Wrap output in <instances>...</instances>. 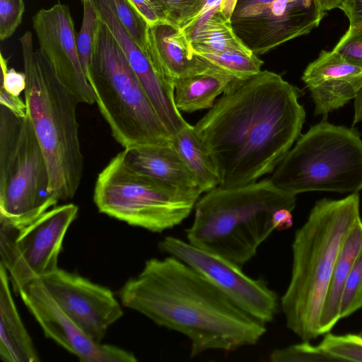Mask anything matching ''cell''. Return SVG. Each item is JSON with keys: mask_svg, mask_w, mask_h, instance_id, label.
I'll list each match as a JSON object with an SVG mask.
<instances>
[{"mask_svg": "<svg viewBox=\"0 0 362 362\" xmlns=\"http://www.w3.org/2000/svg\"><path fill=\"white\" fill-rule=\"evenodd\" d=\"M299 91L267 70L236 78L194 126L225 188L274 171L300 136L305 111Z\"/></svg>", "mask_w": 362, "mask_h": 362, "instance_id": "1", "label": "cell"}, {"mask_svg": "<svg viewBox=\"0 0 362 362\" xmlns=\"http://www.w3.org/2000/svg\"><path fill=\"white\" fill-rule=\"evenodd\" d=\"M119 296L125 308L186 336L191 357L255 345L267 331L265 324L173 255L146 260L139 274L122 286Z\"/></svg>", "mask_w": 362, "mask_h": 362, "instance_id": "2", "label": "cell"}, {"mask_svg": "<svg viewBox=\"0 0 362 362\" xmlns=\"http://www.w3.org/2000/svg\"><path fill=\"white\" fill-rule=\"evenodd\" d=\"M361 218L358 193L322 199L295 233L291 279L280 305L286 327L302 341L320 336L322 309L338 253Z\"/></svg>", "mask_w": 362, "mask_h": 362, "instance_id": "3", "label": "cell"}, {"mask_svg": "<svg viewBox=\"0 0 362 362\" xmlns=\"http://www.w3.org/2000/svg\"><path fill=\"white\" fill-rule=\"evenodd\" d=\"M296 196L275 187L270 179L243 186H220L206 192L194 206L187 242L242 267L275 230L274 213L293 211Z\"/></svg>", "mask_w": 362, "mask_h": 362, "instance_id": "4", "label": "cell"}, {"mask_svg": "<svg viewBox=\"0 0 362 362\" xmlns=\"http://www.w3.org/2000/svg\"><path fill=\"white\" fill-rule=\"evenodd\" d=\"M26 77L27 115L44 153L49 174V191L59 200L72 199L83 176L77 98L59 81L27 31L20 38Z\"/></svg>", "mask_w": 362, "mask_h": 362, "instance_id": "5", "label": "cell"}, {"mask_svg": "<svg viewBox=\"0 0 362 362\" xmlns=\"http://www.w3.org/2000/svg\"><path fill=\"white\" fill-rule=\"evenodd\" d=\"M86 78L112 136L124 148L173 143L126 54L100 18Z\"/></svg>", "mask_w": 362, "mask_h": 362, "instance_id": "6", "label": "cell"}, {"mask_svg": "<svg viewBox=\"0 0 362 362\" xmlns=\"http://www.w3.org/2000/svg\"><path fill=\"white\" fill-rule=\"evenodd\" d=\"M278 189L298 194L362 189V139L356 130L326 121L300 135L269 178Z\"/></svg>", "mask_w": 362, "mask_h": 362, "instance_id": "7", "label": "cell"}, {"mask_svg": "<svg viewBox=\"0 0 362 362\" xmlns=\"http://www.w3.org/2000/svg\"><path fill=\"white\" fill-rule=\"evenodd\" d=\"M202 192L171 187L134 169L123 151L98 174L93 201L98 211L153 233L180 225Z\"/></svg>", "mask_w": 362, "mask_h": 362, "instance_id": "8", "label": "cell"}, {"mask_svg": "<svg viewBox=\"0 0 362 362\" xmlns=\"http://www.w3.org/2000/svg\"><path fill=\"white\" fill-rule=\"evenodd\" d=\"M59 201L29 117L0 105V224L21 228Z\"/></svg>", "mask_w": 362, "mask_h": 362, "instance_id": "9", "label": "cell"}, {"mask_svg": "<svg viewBox=\"0 0 362 362\" xmlns=\"http://www.w3.org/2000/svg\"><path fill=\"white\" fill-rule=\"evenodd\" d=\"M78 212V206L69 203L54 206L21 228L0 224V264L16 294L58 268L64 236Z\"/></svg>", "mask_w": 362, "mask_h": 362, "instance_id": "10", "label": "cell"}, {"mask_svg": "<svg viewBox=\"0 0 362 362\" xmlns=\"http://www.w3.org/2000/svg\"><path fill=\"white\" fill-rule=\"evenodd\" d=\"M325 11L317 0H236L230 23L257 56L318 27Z\"/></svg>", "mask_w": 362, "mask_h": 362, "instance_id": "11", "label": "cell"}, {"mask_svg": "<svg viewBox=\"0 0 362 362\" xmlns=\"http://www.w3.org/2000/svg\"><path fill=\"white\" fill-rule=\"evenodd\" d=\"M158 246L197 271L255 319L265 325L273 320L280 303L264 280L253 279L238 265L174 236L165 237Z\"/></svg>", "mask_w": 362, "mask_h": 362, "instance_id": "12", "label": "cell"}, {"mask_svg": "<svg viewBox=\"0 0 362 362\" xmlns=\"http://www.w3.org/2000/svg\"><path fill=\"white\" fill-rule=\"evenodd\" d=\"M39 279L74 322L97 343L124 314L109 288L78 274L58 267Z\"/></svg>", "mask_w": 362, "mask_h": 362, "instance_id": "13", "label": "cell"}, {"mask_svg": "<svg viewBox=\"0 0 362 362\" xmlns=\"http://www.w3.org/2000/svg\"><path fill=\"white\" fill-rule=\"evenodd\" d=\"M39 52L54 73L79 101L95 103L94 91L81 64L74 23L67 5L57 4L39 10L33 17Z\"/></svg>", "mask_w": 362, "mask_h": 362, "instance_id": "14", "label": "cell"}, {"mask_svg": "<svg viewBox=\"0 0 362 362\" xmlns=\"http://www.w3.org/2000/svg\"><path fill=\"white\" fill-rule=\"evenodd\" d=\"M45 335L80 361L88 362L98 344L86 335L62 309L37 279L25 285L18 294Z\"/></svg>", "mask_w": 362, "mask_h": 362, "instance_id": "15", "label": "cell"}, {"mask_svg": "<svg viewBox=\"0 0 362 362\" xmlns=\"http://www.w3.org/2000/svg\"><path fill=\"white\" fill-rule=\"evenodd\" d=\"M361 71V67L349 62L334 50L321 51L301 77L314 102V115L326 117L354 99L356 93L352 80Z\"/></svg>", "mask_w": 362, "mask_h": 362, "instance_id": "16", "label": "cell"}, {"mask_svg": "<svg viewBox=\"0 0 362 362\" xmlns=\"http://www.w3.org/2000/svg\"><path fill=\"white\" fill-rule=\"evenodd\" d=\"M146 54L156 72L173 85L214 65L194 53L186 33L170 21L148 27Z\"/></svg>", "mask_w": 362, "mask_h": 362, "instance_id": "17", "label": "cell"}, {"mask_svg": "<svg viewBox=\"0 0 362 362\" xmlns=\"http://www.w3.org/2000/svg\"><path fill=\"white\" fill-rule=\"evenodd\" d=\"M123 152L127 163L139 173L182 190H200L173 143L134 146Z\"/></svg>", "mask_w": 362, "mask_h": 362, "instance_id": "18", "label": "cell"}, {"mask_svg": "<svg viewBox=\"0 0 362 362\" xmlns=\"http://www.w3.org/2000/svg\"><path fill=\"white\" fill-rule=\"evenodd\" d=\"M8 277L0 264V358L4 362H38L39 356L13 301Z\"/></svg>", "mask_w": 362, "mask_h": 362, "instance_id": "19", "label": "cell"}, {"mask_svg": "<svg viewBox=\"0 0 362 362\" xmlns=\"http://www.w3.org/2000/svg\"><path fill=\"white\" fill-rule=\"evenodd\" d=\"M362 251V219L346 235L338 253L323 303L320 334H325L340 320L339 307L343 290L349 273Z\"/></svg>", "mask_w": 362, "mask_h": 362, "instance_id": "20", "label": "cell"}, {"mask_svg": "<svg viewBox=\"0 0 362 362\" xmlns=\"http://www.w3.org/2000/svg\"><path fill=\"white\" fill-rule=\"evenodd\" d=\"M236 79L216 65L202 72L175 79L174 99L180 111L192 112L211 109L216 98Z\"/></svg>", "mask_w": 362, "mask_h": 362, "instance_id": "21", "label": "cell"}, {"mask_svg": "<svg viewBox=\"0 0 362 362\" xmlns=\"http://www.w3.org/2000/svg\"><path fill=\"white\" fill-rule=\"evenodd\" d=\"M194 52L237 51L253 53L235 33L230 18L216 11L199 21L187 34Z\"/></svg>", "mask_w": 362, "mask_h": 362, "instance_id": "22", "label": "cell"}, {"mask_svg": "<svg viewBox=\"0 0 362 362\" xmlns=\"http://www.w3.org/2000/svg\"><path fill=\"white\" fill-rule=\"evenodd\" d=\"M173 145L194 176L202 193L219 186L220 180L212 158L197 136L194 126L187 123L172 138Z\"/></svg>", "mask_w": 362, "mask_h": 362, "instance_id": "23", "label": "cell"}, {"mask_svg": "<svg viewBox=\"0 0 362 362\" xmlns=\"http://www.w3.org/2000/svg\"><path fill=\"white\" fill-rule=\"evenodd\" d=\"M194 53L240 80L249 78L259 73L264 64L263 61L253 53L237 51Z\"/></svg>", "mask_w": 362, "mask_h": 362, "instance_id": "24", "label": "cell"}, {"mask_svg": "<svg viewBox=\"0 0 362 362\" xmlns=\"http://www.w3.org/2000/svg\"><path fill=\"white\" fill-rule=\"evenodd\" d=\"M133 40L146 54L148 25L129 0H104Z\"/></svg>", "mask_w": 362, "mask_h": 362, "instance_id": "25", "label": "cell"}, {"mask_svg": "<svg viewBox=\"0 0 362 362\" xmlns=\"http://www.w3.org/2000/svg\"><path fill=\"white\" fill-rule=\"evenodd\" d=\"M319 346L336 361L362 362V336L325 334Z\"/></svg>", "mask_w": 362, "mask_h": 362, "instance_id": "26", "label": "cell"}, {"mask_svg": "<svg viewBox=\"0 0 362 362\" xmlns=\"http://www.w3.org/2000/svg\"><path fill=\"white\" fill-rule=\"evenodd\" d=\"M83 20L77 36L76 45L81 66L86 76L93 53L95 30L99 21L96 11L89 0H81Z\"/></svg>", "mask_w": 362, "mask_h": 362, "instance_id": "27", "label": "cell"}, {"mask_svg": "<svg viewBox=\"0 0 362 362\" xmlns=\"http://www.w3.org/2000/svg\"><path fill=\"white\" fill-rule=\"evenodd\" d=\"M362 308V251L357 257L346 279L341 298L340 319Z\"/></svg>", "mask_w": 362, "mask_h": 362, "instance_id": "28", "label": "cell"}, {"mask_svg": "<svg viewBox=\"0 0 362 362\" xmlns=\"http://www.w3.org/2000/svg\"><path fill=\"white\" fill-rule=\"evenodd\" d=\"M272 362H319L336 361L319 346H313L310 341H302L300 344L274 349L270 354Z\"/></svg>", "mask_w": 362, "mask_h": 362, "instance_id": "29", "label": "cell"}, {"mask_svg": "<svg viewBox=\"0 0 362 362\" xmlns=\"http://www.w3.org/2000/svg\"><path fill=\"white\" fill-rule=\"evenodd\" d=\"M332 50L362 68V26L349 25Z\"/></svg>", "mask_w": 362, "mask_h": 362, "instance_id": "30", "label": "cell"}, {"mask_svg": "<svg viewBox=\"0 0 362 362\" xmlns=\"http://www.w3.org/2000/svg\"><path fill=\"white\" fill-rule=\"evenodd\" d=\"M23 0H0V39L10 37L22 22Z\"/></svg>", "mask_w": 362, "mask_h": 362, "instance_id": "31", "label": "cell"}, {"mask_svg": "<svg viewBox=\"0 0 362 362\" xmlns=\"http://www.w3.org/2000/svg\"><path fill=\"white\" fill-rule=\"evenodd\" d=\"M170 22L180 28L200 9L204 0H158Z\"/></svg>", "mask_w": 362, "mask_h": 362, "instance_id": "32", "label": "cell"}, {"mask_svg": "<svg viewBox=\"0 0 362 362\" xmlns=\"http://www.w3.org/2000/svg\"><path fill=\"white\" fill-rule=\"evenodd\" d=\"M235 2L236 0H204L199 11L180 28L187 35L199 21L216 11L230 18Z\"/></svg>", "mask_w": 362, "mask_h": 362, "instance_id": "33", "label": "cell"}, {"mask_svg": "<svg viewBox=\"0 0 362 362\" xmlns=\"http://www.w3.org/2000/svg\"><path fill=\"white\" fill-rule=\"evenodd\" d=\"M148 26L170 21L158 0H129Z\"/></svg>", "mask_w": 362, "mask_h": 362, "instance_id": "34", "label": "cell"}, {"mask_svg": "<svg viewBox=\"0 0 362 362\" xmlns=\"http://www.w3.org/2000/svg\"><path fill=\"white\" fill-rule=\"evenodd\" d=\"M1 88L10 94L19 96L26 87V77L24 72L8 69L6 59L1 54Z\"/></svg>", "mask_w": 362, "mask_h": 362, "instance_id": "35", "label": "cell"}, {"mask_svg": "<svg viewBox=\"0 0 362 362\" xmlns=\"http://www.w3.org/2000/svg\"><path fill=\"white\" fill-rule=\"evenodd\" d=\"M136 356L129 351L110 344H98L88 362H136Z\"/></svg>", "mask_w": 362, "mask_h": 362, "instance_id": "36", "label": "cell"}, {"mask_svg": "<svg viewBox=\"0 0 362 362\" xmlns=\"http://www.w3.org/2000/svg\"><path fill=\"white\" fill-rule=\"evenodd\" d=\"M339 8L346 15L349 25L362 26V0H343Z\"/></svg>", "mask_w": 362, "mask_h": 362, "instance_id": "37", "label": "cell"}, {"mask_svg": "<svg viewBox=\"0 0 362 362\" xmlns=\"http://www.w3.org/2000/svg\"><path fill=\"white\" fill-rule=\"evenodd\" d=\"M0 105L8 108L12 112L20 117L27 115L26 105L20 96L8 93L0 88Z\"/></svg>", "mask_w": 362, "mask_h": 362, "instance_id": "38", "label": "cell"}, {"mask_svg": "<svg viewBox=\"0 0 362 362\" xmlns=\"http://www.w3.org/2000/svg\"><path fill=\"white\" fill-rule=\"evenodd\" d=\"M353 85L356 90V95L354 99V126L362 122V71L354 78Z\"/></svg>", "mask_w": 362, "mask_h": 362, "instance_id": "39", "label": "cell"}, {"mask_svg": "<svg viewBox=\"0 0 362 362\" xmlns=\"http://www.w3.org/2000/svg\"><path fill=\"white\" fill-rule=\"evenodd\" d=\"M291 211L287 209H280L272 216V223L275 230H283L291 228L293 225Z\"/></svg>", "mask_w": 362, "mask_h": 362, "instance_id": "40", "label": "cell"}, {"mask_svg": "<svg viewBox=\"0 0 362 362\" xmlns=\"http://www.w3.org/2000/svg\"><path fill=\"white\" fill-rule=\"evenodd\" d=\"M324 11L339 8L343 0H317Z\"/></svg>", "mask_w": 362, "mask_h": 362, "instance_id": "41", "label": "cell"}, {"mask_svg": "<svg viewBox=\"0 0 362 362\" xmlns=\"http://www.w3.org/2000/svg\"><path fill=\"white\" fill-rule=\"evenodd\" d=\"M359 334V335H361V336H362V327H361V330H360V332H359V334Z\"/></svg>", "mask_w": 362, "mask_h": 362, "instance_id": "42", "label": "cell"}]
</instances>
